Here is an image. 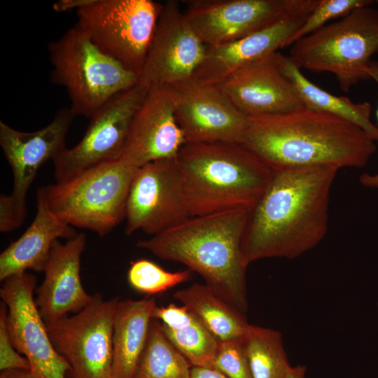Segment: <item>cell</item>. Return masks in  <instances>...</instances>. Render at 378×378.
Instances as JSON below:
<instances>
[{"mask_svg": "<svg viewBox=\"0 0 378 378\" xmlns=\"http://www.w3.org/2000/svg\"><path fill=\"white\" fill-rule=\"evenodd\" d=\"M338 170L272 169L244 230L241 253L247 267L265 258L294 259L321 243L328 231L330 192Z\"/></svg>", "mask_w": 378, "mask_h": 378, "instance_id": "obj_1", "label": "cell"}, {"mask_svg": "<svg viewBox=\"0 0 378 378\" xmlns=\"http://www.w3.org/2000/svg\"><path fill=\"white\" fill-rule=\"evenodd\" d=\"M240 144L271 169L363 168L377 150L358 125L307 108L248 117Z\"/></svg>", "mask_w": 378, "mask_h": 378, "instance_id": "obj_2", "label": "cell"}, {"mask_svg": "<svg viewBox=\"0 0 378 378\" xmlns=\"http://www.w3.org/2000/svg\"><path fill=\"white\" fill-rule=\"evenodd\" d=\"M249 211L236 209L191 217L138 241L136 246L159 258L186 265L218 296L245 314L248 267L241 241Z\"/></svg>", "mask_w": 378, "mask_h": 378, "instance_id": "obj_3", "label": "cell"}, {"mask_svg": "<svg viewBox=\"0 0 378 378\" xmlns=\"http://www.w3.org/2000/svg\"><path fill=\"white\" fill-rule=\"evenodd\" d=\"M176 161L191 217L251 210L272 169L240 143H185Z\"/></svg>", "mask_w": 378, "mask_h": 378, "instance_id": "obj_4", "label": "cell"}, {"mask_svg": "<svg viewBox=\"0 0 378 378\" xmlns=\"http://www.w3.org/2000/svg\"><path fill=\"white\" fill-rule=\"evenodd\" d=\"M50 81L64 87L76 115L90 118L139 76L100 50L76 24L48 45Z\"/></svg>", "mask_w": 378, "mask_h": 378, "instance_id": "obj_5", "label": "cell"}, {"mask_svg": "<svg viewBox=\"0 0 378 378\" xmlns=\"http://www.w3.org/2000/svg\"><path fill=\"white\" fill-rule=\"evenodd\" d=\"M378 52V8H358L290 46L289 57L300 68L328 72L349 92L370 78V65Z\"/></svg>", "mask_w": 378, "mask_h": 378, "instance_id": "obj_6", "label": "cell"}, {"mask_svg": "<svg viewBox=\"0 0 378 378\" xmlns=\"http://www.w3.org/2000/svg\"><path fill=\"white\" fill-rule=\"evenodd\" d=\"M137 169L122 155L68 181L46 186L49 207L72 227L104 237L125 218L130 188Z\"/></svg>", "mask_w": 378, "mask_h": 378, "instance_id": "obj_7", "label": "cell"}, {"mask_svg": "<svg viewBox=\"0 0 378 378\" xmlns=\"http://www.w3.org/2000/svg\"><path fill=\"white\" fill-rule=\"evenodd\" d=\"M58 11L76 9L77 24L104 53L141 74L162 8L152 0H60Z\"/></svg>", "mask_w": 378, "mask_h": 378, "instance_id": "obj_8", "label": "cell"}, {"mask_svg": "<svg viewBox=\"0 0 378 378\" xmlns=\"http://www.w3.org/2000/svg\"><path fill=\"white\" fill-rule=\"evenodd\" d=\"M118 298L99 293L80 312L46 324L57 351L67 361L70 378H111L113 326Z\"/></svg>", "mask_w": 378, "mask_h": 378, "instance_id": "obj_9", "label": "cell"}, {"mask_svg": "<svg viewBox=\"0 0 378 378\" xmlns=\"http://www.w3.org/2000/svg\"><path fill=\"white\" fill-rule=\"evenodd\" d=\"M148 89L139 81L114 96L90 118L81 140L52 160L56 183L122 156L133 118Z\"/></svg>", "mask_w": 378, "mask_h": 378, "instance_id": "obj_10", "label": "cell"}, {"mask_svg": "<svg viewBox=\"0 0 378 378\" xmlns=\"http://www.w3.org/2000/svg\"><path fill=\"white\" fill-rule=\"evenodd\" d=\"M190 218L175 158L138 168L127 200V235L141 230L153 236Z\"/></svg>", "mask_w": 378, "mask_h": 378, "instance_id": "obj_11", "label": "cell"}, {"mask_svg": "<svg viewBox=\"0 0 378 378\" xmlns=\"http://www.w3.org/2000/svg\"><path fill=\"white\" fill-rule=\"evenodd\" d=\"M37 279L28 272L3 281L0 297L6 306V326L15 349L39 378H66L67 361L57 351L35 303Z\"/></svg>", "mask_w": 378, "mask_h": 378, "instance_id": "obj_12", "label": "cell"}, {"mask_svg": "<svg viewBox=\"0 0 378 378\" xmlns=\"http://www.w3.org/2000/svg\"><path fill=\"white\" fill-rule=\"evenodd\" d=\"M309 0H190L184 16L206 47L245 37L297 10Z\"/></svg>", "mask_w": 378, "mask_h": 378, "instance_id": "obj_13", "label": "cell"}, {"mask_svg": "<svg viewBox=\"0 0 378 378\" xmlns=\"http://www.w3.org/2000/svg\"><path fill=\"white\" fill-rule=\"evenodd\" d=\"M176 118L186 143H241L248 117L217 85L191 76L172 85Z\"/></svg>", "mask_w": 378, "mask_h": 378, "instance_id": "obj_14", "label": "cell"}, {"mask_svg": "<svg viewBox=\"0 0 378 378\" xmlns=\"http://www.w3.org/2000/svg\"><path fill=\"white\" fill-rule=\"evenodd\" d=\"M206 48L187 22L179 3L167 1L162 4L139 81L150 87L186 80L192 76Z\"/></svg>", "mask_w": 378, "mask_h": 378, "instance_id": "obj_15", "label": "cell"}, {"mask_svg": "<svg viewBox=\"0 0 378 378\" xmlns=\"http://www.w3.org/2000/svg\"><path fill=\"white\" fill-rule=\"evenodd\" d=\"M75 115L70 108L57 111L52 120L34 132L17 130L0 121V146L13 173L9 199L21 225L27 216V195L39 168L66 148L65 141Z\"/></svg>", "mask_w": 378, "mask_h": 378, "instance_id": "obj_16", "label": "cell"}, {"mask_svg": "<svg viewBox=\"0 0 378 378\" xmlns=\"http://www.w3.org/2000/svg\"><path fill=\"white\" fill-rule=\"evenodd\" d=\"M176 104L172 86H150L134 115L122 155L134 167L176 158L186 143L176 118Z\"/></svg>", "mask_w": 378, "mask_h": 378, "instance_id": "obj_17", "label": "cell"}, {"mask_svg": "<svg viewBox=\"0 0 378 378\" xmlns=\"http://www.w3.org/2000/svg\"><path fill=\"white\" fill-rule=\"evenodd\" d=\"M318 2L309 0L304 7L245 37L219 46L207 47L192 76L202 83L218 85L244 66L285 48Z\"/></svg>", "mask_w": 378, "mask_h": 378, "instance_id": "obj_18", "label": "cell"}, {"mask_svg": "<svg viewBox=\"0 0 378 378\" xmlns=\"http://www.w3.org/2000/svg\"><path fill=\"white\" fill-rule=\"evenodd\" d=\"M275 52L240 68L217 85L246 116L288 113L304 108L282 73Z\"/></svg>", "mask_w": 378, "mask_h": 378, "instance_id": "obj_19", "label": "cell"}, {"mask_svg": "<svg viewBox=\"0 0 378 378\" xmlns=\"http://www.w3.org/2000/svg\"><path fill=\"white\" fill-rule=\"evenodd\" d=\"M83 233L62 243L53 244L44 268V279L36 289L35 303L46 324L77 313L88 306L94 295L86 292L80 278L81 255L85 248Z\"/></svg>", "mask_w": 378, "mask_h": 378, "instance_id": "obj_20", "label": "cell"}, {"mask_svg": "<svg viewBox=\"0 0 378 378\" xmlns=\"http://www.w3.org/2000/svg\"><path fill=\"white\" fill-rule=\"evenodd\" d=\"M36 209L31 224L0 255L1 281L28 270L43 272L55 241L77 234L71 225L51 211L44 187L37 190Z\"/></svg>", "mask_w": 378, "mask_h": 378, "instance_id": "obj_21", "label": "cell"}, {"mask_svg": "<svg viewBox=\"0 0 378 378\" xmlns=\"http://www.w3.org/2000/svg\"><path fill=\"white\" fill-rule=\"evenodd\" d=\"M156 307L153 298L118 300L113 326L111 378H134Z\"/></svg>", "mask_w": 378, "mask_h": 378, "instance_id": "obj_22", "label": "cell"}, {"mask_svg": "<svg viewBox=\"0 0 378 378\" xmlns=\"http://www.w3.org/2000/svg\"><path fill=\"white\" fill-rule=\"evenodd\" d=\"M278 56L282 73L294 87L304 108L349 121L378 141V127L370 119V102L356 103L346 97L336 96L323 90L309 80L288 55L279 52Z\"/></svg>", "mask_w": 378, "mask_h": 378, "instance_id": "obj_23", "label": "cell"}, {"mask_svg": "<svg viewBox=\"0 0 378 378\" xmlns=\"http://www.w3.org/2000/svg\"><path fill=\"white\" fill-rule=\"evenodd\" d=\"M153 318L160 321L168 340L192 367L212 368L219 341L187 308L173 303L157 306Z\"/></svg>", "mask_w": 378, "mask_h": 378, "instance_id": "obj_24", "label": "cell"}, {"mask_svg": "<svg viewBox=\"0 0 378 378\" xmlns=\"http://www.w3.org/2000/svg\"><path fill=\"white\" fill-rule=\"evenodd\" d=\"M173 297L192 313L219 341L244 338L249 328L244 313L214 292L195 283L174 293Z\"/></svg>", "mask_w": 378, "mask_h": 378, "instance_id": "obj_25", "label": "cell"}, {"mask_svg": "<svg viewBox=\"0 0 378 378\" xmlns=\"http://www.w3.org/2000/svg\"><path fill=\"white\" fill-rule=\"evenodd\" d=\"M191 366L168 340L160 322L153 318L134 378H190Z\"/></svg>", "mask_w": 378, "mask_h": 378, "instance_id": "obj_26", "label": "cell"}, {"mask_svg": "<svg viewBox=\"0 0 378 378\" xmlns=\"http://www.w3.org/2000/svg\"><path fill=\"white\" fill-rule=\"evenodd\" d=\"M244 344L253 378H286L292 365L279 331L251 324Z\"/></svg>", "mask_w": 378, "mask_h": 378, "instance_id": "obj_27", "label": "cell"}, {"mask_svg": "<svg viewBox=\"0 0 378 378\" xmlns=\"http://www.w3.org/2000/svg\"><path fill=\"white\" fill-rule=\"evenodd\" d=\"M192 271L169 272L153 261L144 258L130 262L127 281L136 291L148 295L158 294L189 281Z\"/></svg>", "mask_w": 378, "mask_h": 378, "instance_id": "obj_28", "label": "cell"}, {"mask_svg": "<svg viewBox=\"0 0 378 378\" xmlns=\"http://www.w3.org/2000/svg\"><path fill=\"white\" fill-rule=\"evenodd\" d=\"M372 2L371 0H318L302 25L288 40L285 48L321 29L330 20H339L358 8L371 6Z\"/></svg>", "mask_w": 378, "mask_h": 378, "instance_id": "obj_29", "label": "cell"}, {"mask_svg": "<svg viewBox=\"0 0 378 378\" xmlns=\"http://www.w3.org/2000/svg\"><path fill=\"white\" fill-rule=\"evenodd\" d=\"M212 368L228 378H253L246 352L244 337L219 342Z\"/></svg>", "mask_w": 378, "mask_h": 378, "instance_id": "obj_30", "label": "cell"}, {"mask_svg": "<svg viewBox=\"0 0 378 378\" xmlns=\"http://www.w3.org/2000/svg\"><path fill=\"white\" fill-rule=\"evenodd\" d=\"M7 308L1 301L0 304V370H31L27 359L13 345L6 326Z\"/></svg>", "mask_w": 378, "mask_h": 378, "instance_id": "obj_31", "label": "cell"}, {"mask_svg": "<svg viewBox=\"0 0 378 378\" xmlns=\"http://www.w3.org/2000/svg\"><path fill=\"white\" fill-rule=\"evenodd\" d=\"M20 226L18 221L8 195H0V231L11 232Z\"/></svg>", "mask_w": 378, "mask_h": 378, "instance_id": "obj_32", "label": "cell"}, {"mask_svg": "<svg viewBox=\"0 0 378 378\" xmlns=\"http://www.w3.org/2000/svg\"><path fill=\"white\" fill-rule=\"evenodd\" d=\"M370 78L373 79L378 85V59L372 60L370 65ZM376 117L378 123V101L376 109ZM359 181L360 183L369 188L378 189V172L375 174H363Z\"/></svg>", "mask_w": 378, "mask_h": 378, "instance_id": "obj_33", "label": "cell"}, {"mask_svg": "<svg viewBox=\"0 0 378 378\" xmlns=\"http://www.w3.org/2000/svg\"><path fill=\"white\" fill-rule=\"evenodd\" d=\"M190 378H228L214 368L197 367L191 368Z\"/></svg>", "mask_w": 378, "mask_h": 378, "instance_id": "obj_34", "label": "cell"}, {"mask_svg": "<svg viewBox=\"0 0 378 378\" xmlns=\"http://www.w3.org/2000/svg\"><path fill=\"white\" fill-rule=\"evenodd\" d=\"M0 378H39L31 370L13 369L1 371Z\"/></svg>", "mask_w": 378, "mask_h": 378, "instance_id": "obj_35", "label": "cell"}, {"mask_svg": "<svg viewBox=\"0 0 378 378\" xmlns=\"http://www.w3.org/2000/svg\"><path fill=\"white\" fill-rule=\"evenodd\" d=\"M307 367L303 365L292 366L286 378H305Z\"/></svg>", "mask_w": 378, "mask_h": 378, "instance_id": "obj_36", "label": "cell"}, {"mask_svg": "<svg viewBox=\"0 0 378 378\" xmlns=\"http://www.w3.org/2000/svg\"><path fill=\"white\" fill-rule=\"evenodd\" d=\"M377 5V8H378V0L375 1Z\"/></svg>", "mask_w": 378, "mask_h": 378, "instance_id": "obj_37", "label": "cell"}]
</instances>
